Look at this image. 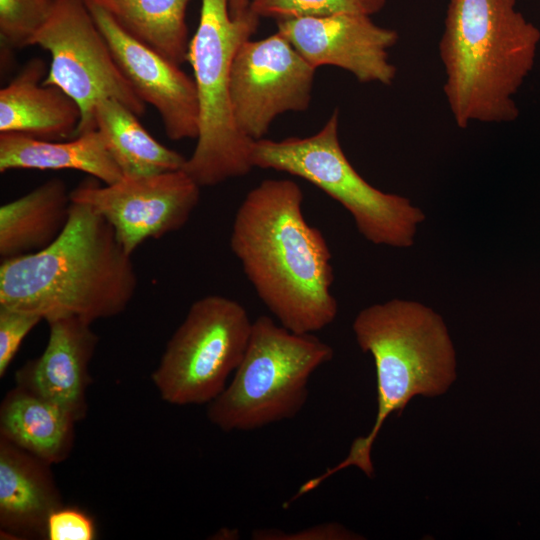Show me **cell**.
<instances>
[{
	"label": "cell",
	"instance_id": "obj_25",
	"mask_svg": "<svg viewBox=\"0 0 540 540\" xmlns=\"http://www.w3.org/2000/svg\"><path fill=\"white\" fill-rule=\"evenodd\" d=\"M97 536L94 519L74 506H61L48 518L47 540H93Z\"/></svg>",
	"mask_w": 540,
	"mask_h": 540
},
{
	"label": "cell",
	"instance_id": "obj_19",
	"mask_svg": "<svg viewBox=\"0 0 540 540\" xmlns=\"http://www.w3.org/2000/svg\"><path fill=\"white\" fill-rule=\"evenodd\" d=\"M70 192L52 178L27 194L0 207V257L7 260L41 251L66 227Z\"/></svg>",
	"mask_w": 540,
	"mask_h": 540
},
{
	"label": "cell",
	"instance_id": "obj_26",
	"mask_svg": "<svg viewBox=\"0 0 540 540\" xmlns=\"http://www.w3.org/2000/svg\"><path fill=\"white\" fill-rule=\"evenodd\" d=\"M255 540H348L358 539L357 535L336 522L321 523L292 533L279 529H256L252 532Z\"/></svg>",
	"mask_w": 540,
	"mask_h": 540
},
{
	"label": "cell",
	"instance_id": "obj_13",
	"mask_svg": "<svg viewBox=\"0 0 540 540\" xmlns=\"http://www.w3.org/2000/svg\"><path fill=\"white\" fill-rule=\"evenodd\" d=\"M86 1L119 69L136 95L157 110L166 135L174 141L196 139L199 108L194 79L129 34L98 4Z\"/></svg>",
	"mask_w": 540,
	"mask_h": 540
},
{
	"label": "cell",
	"instance_id": "obj_6",
	"mask_svg": "<svg viewBox=\"0 0 540 540\" xmlns=\"http://www.w3.org/2000/svg\"><path fill=\"white\" fill-rule=\"evenodd\" d=\"M258 16L249 11L232 18L228 0H202L198 27L189 41L197 91L199 129L196 146L183 166L200 186L241 177L253 168L251 146L234 121L230 73L239 46L255 32Z\"/></svg>",
	"mask_w": 540,
	"mask_h": 540
},
{
	"label": "cell",
	"instance_id": "obj_17",
	"mask_svg": "<svg viewBox=\"0 0 540 540\" xmlns=\"http://www.w3.org/2000/svg\"><path fill=\"white\" fill-rule=\"evenodd\" d=\"M15 169L77 170L104 184L115 183L123 177L98 130L68 141L0 132V172Z\"/></svg>",
	"mask_w": 540,
	"mask_h": 540
},
{
	"label": "cell",
	"instance_id": "obj_24",
	"mask_svg": "<svg viewBox=\"0 0 540 540\" xmlns=\"http://www.w3.org/2000/svg\"><path fill=\"white\" fill-rule=\"evenodd\" d=\"M43 319L35 314L0 306V378H3L23 340Z\"/></svg>",
	"mask_w": 540,
	"mask_h": 540
},
{
	"label": "cell",
	"instance_id": "obj_15",
	"mask_svg": "<svg viewBox=\"0 0 540 540\" xmlns=\"http://www.w3.org/2000/svg\"><path fill=\"white\" fill-rule=\"evenodd\" d=\"M51 466L0 436L1 539H46L49 516L64 505Z\"/></svg>",
	"mask_w": 540,
	"mask_h": 540
},
{
	"label": "cell",
	"instance_id": "obj_18",
	"mask_svg": "<svg viewBox=\"0 0 540 540\" xmlns=\"http://www.w3.org/2000/svg\"><path fill=\"white\" fill-rule=\"evenodd\" d=\"M76 423L62 407L16 385L0 405V436L51 465L69 457Z\"/></svg>",
	"mask_w": 540,
	"mask_h": 540
},
{
	"label": "cell",
	"instance_id": "obj_3",
	"mask_svg": "<svg viewBox=\"0 0 540 540\" xmlns=\"http://www.w3.org/2000/svg\"><path fill=\"white\" fill-rule=\"evenodd\" d=\"M540 30L516 0H449L438 51L457 127L516 120L515 96L533 70Z\"/></svg>",
	"mask_w": 540,
	"mask_h": 540
},
{
	"label": "cell",
	"instance_id": "obj_16",
	"mask_svg": "<svg viewBox=\"0 0 540 540\" xmlns=\"http://www.w3.org/2000/svg\"><path fill=\"white\" fill-rule=\"evenodd\" d=\"M47 71L41 58H33L0 90V132L46 140L76 136L81 109L61 89L43 83Z\"/></svg>",
	"mask_w": 540,
	"mask_h": 540
},
{
	"label": "cell",
	"instance_id": "obj_10",
	"mask_svg": "<svg viewBox=\"0 0 540 540\" xmlns=\"http://www.w3.org/2000/svg\"><path fill=\"white\" fill-rule=\"evenodd\" d=\"M315 71L279 32L244 41L230 73L232 112L239 131L256 141L280 114L306 110Z\"/></svg>",
	"mask_w": 540,
	"mask_h": 540
},
{
	"label": "cell",
	"instance_id": "obj_1",
	"mask_svg": "<svg viewBox=\"0 0 540 540\" xmlns=\"http://www.w3.org/2000/svg\"><path fill=\"white\" fill-rule=\"evenodd\" d=\"M303 192L288 179H266L250 190L234 217L230 247L258 297L279 324L315 333L336 318L332 255L323 234L306 221Z\"/></svg>",
	"mask_w": 540,
	"mask_h": 540
},
{
	"label": "cell",
	"instance_id": "obj_9",
	"mask_svg": "<svg viewBox=\"0 0 540 540\" xmlns=\"http://www.w3.org/2000/svg\"><path fill=\"white\" fill-rule=\"evenodd\" d=\"M32 45L50 54L43 83L61 89L81 109L76 136L96 130L95 107L105 98L118 100L138 116L144 114L146 104L119 69L86 0H53L51 14Z\"/></svg>",
	"mask_w": 540,
	"mask_h": 540
},
{
	"label": "cell",
	"instance_id": "obj_11",
	"mask_svg": "<svg viewBox=\"0 0 540 540\" xmlns=\"http://www.w3.org/2000/svg\"><path fill=\"white\" fill-rule=\"evenodd\" d=\"M71 201L92 207L112 227L125 251L181 229L200 200V186L183 169L125 177L100 186L85 182L70 191Z\"/></svg>",
	"mask_w": 540,
	"mask_h": 540
},
{
	"label": "cell",
	"instance_id": "obj_23",
	"mask_svg": "<svg viewBox=\"0 0 540 540\" xmlns=\"http://www.w3.org/2000/svg\"><path fill=\"white\" fill-rule=\"evenodd\" d=\"M53 0H0V36L12 48L31 46L48 20Z\"/></svg>",
	"mask_w": 540,
	"mask_h": 540
},
{
	"label": "cell",
	"instance_id": "obj_14",
	"mask_svg": "<svg viewBox=\"0 0 540 540\" xmlns=\"http://www.w3.org/2000/svg\"><path fill=\"white\" fill-rule=\"evenodd\" d=\"M44 351L15 373L16 386L68 411L77 422L87 415L89 365L99 341L91 325L76 317L48 321Z\"/></svg>",
	"mask_w": 540,
	"mask_h": 540
},
{
	"label": "cell",
	"instance_id": "obj_2",
	"mask_svg": "<svg viewBox=\"0 0 540 540\" xmlns=\"http://www.w3.org/2000/svg\"><path fill=\"white\" fill-rule=\"evenodd\" d=\"M110 224L92 207L71 204L68 223L45 249L0 265V306L46 322L76 317L89 323L124 312L137 274Z\"/></svg>",
	"mask_w": 540,
	"mask_h": 540
},
{
	"label": "cell",
	"instance_id": "obj_8",
	"mask_svg": "<svg viewBox=\"0 0 540 540\" xmlns=\"http://www.w3.org/2000/svg\"><path fill=\"white\" fill-rule=\"evenodd\" d=\"M252 323L246 309L225 296L193 302L151 375L161 399L177 406L215 400L243 359Z\"/></svg>",
	"mask_w": 540,
	"mask_h": 540
},
{
	"label": "cell",
	"instance_id": "obj_22",
	"mask_svg": "<svg viewBox=\"0 0 540 540\" xmlns=\"http://www.w3.org/2000/svg\"><path fill=\"white\" fill-rule=\"evenodd\" d=\"M387 0H250V10L258 17L278 20L318 17L339 13L372 16Z\"/></svg>",
	"mask_w": 540,
	"mask_h": 540
},
{
	"label": "cell",
	"instance_id": "obj_4",
	"mask_svg": "<svg viewBox=\"0 0 540 540\" xmlns=\"http://www.w3.org/2000/svg\"><path fill=\"white\" fill-rule=\"evenodd\" d=\"M352 330L360 349L375 364V422L367 435L352 442L341 462L303 483L292 497L295 500L348 467L372 478L371 450L388 417L400 415L415 396L446 393L456 380V351L447 325L423 303L394 298L372 304L358 312Z\"/></svg>",
	"mask_w": 540,
	"mask_h": 540
},
{
	"label": "cell",
	"instance_id": "obj_27",
	"mask_svg": "<svg viewBox=\"0 0 540 540\" xmlns=\"http://www.w3.org/2000/svg\"><path fill=\"white\" fill-rule=\"evenodd\" d=\"M228 6L231 17L238 18L249 11L250 0H228Z\"/></svg>",
	"mask_w": 540,
	"mask_h": 540
},
{
	"label": "cell",
	"instance_id": "obj_12",
	"mask_svg": "<svg viewBox=\"0 0 540 540\" xmlns=\"http://www.w3.org/2000/svg\"><path fill=\"white\" fill-rule=\"evenodd\" d=\"M278 31L314 68L331 65L361 83L390 86L397 75L389 50L396 30L375 24L371 16L339 13L277 21Z\"/></svg>",
	"mask_w": 540,
	"mask_h": 540
},
{
	"label": "cell",
	"instance_id": "obj_7",
	"mask_svg": "<svg viewBox=\"0 0 540 540\" xmlns=\"http://www.w3.org/2000/svg\"><path fill=\"white\" fill-rule=\"evenodd\" d=\"M338 110L316 134L281 141L259 139L251 146L253 167L300 177L339 202L358 232L375 245L409 248L424 212L407 197L383 192L368 183L346 157L338 138Z\"/></svg>",
	"mask_w": 540,
	"mask_h": 540
},
{
	"label": "cell",
	"instance_id": "obj_21",
	"mask_svg": "<svg viewBox=\"0 0 540 540\" xmlns=\"http://www.w3.org/2000/svg\"><path fill=\"white\" fill-rule=\"evenodd\" d=\"M106 10L129 34L170 61H187L185 21L190 0H91Z\"/></svg>",
	"mask_w": 540,
	"mask_h": 540
},
{
	"label": "cell",
	"instance_id": "obj_5",
	"mask_svg": "<svg viewBox=\"0 0 540 540\" xmlns=\"http://www.w3.org/2000/svg\"><path fill=\"white\" fill-rule=\"evenodd\" d=\"M333 355V348L314 333H295L259 316L230 382L208 404L209 421L233 432L294 418L307 402L312 374Z\"/></svg>",
	"mask_w": 540,
	"mask_h": 540
},
{
	"label": "cell",
	"instance_id": "obj_20",
	"mask_svg": "<svg viewBox=\"0 0 540 540\" xmlns=\"http://www.w3.org/2000/svg\"><path fill=\"white\" fill-rule=\"evenodd\" d=\"M94 117L96 130L123 176H149L183 168L187 158L153 138L139 116L118 100H100Z\"/></svg>",
	"mask_w": 540,
	"mask_h": 540
}]
</instances>
